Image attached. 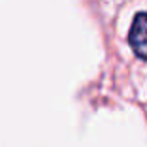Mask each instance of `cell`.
Here are the masks:
<instances>
[{"instance_id": "cell-1", "label": "cell", "mask_w": 147, "mask_h": 147, "mask_svg": "<svg viewBox=\"0 0 147 147\" xmlns=\"http://www.w3.org/2000/svg\"><path fill=\"white\" fill-rule=\"evenodd\" d=\"M130 47L140 59L147 61V13L140 11L132 21V28L128 34Z\"/></svg>"}]
</instances>
